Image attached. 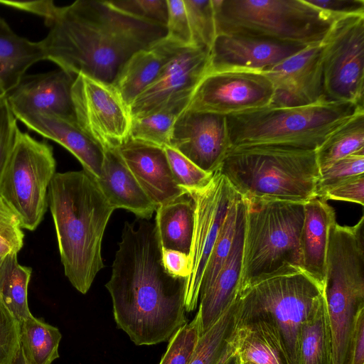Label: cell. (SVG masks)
I'll use <instances>...</instances> for the list:
<instances>
[{
    "label": "cell",
    "instance_id": "1",
    "mask_svg": "<svg viewBox=\"0 0 364 364\" xmlns=\"http://www.w3.org/2000/svg\"><path fill=\"white\" fill-rule=\"evenodd\" d=\"M187 278L166 269L155 223L125 222L105 287L110 294L114 321L136 346L169 341L188 323Z\"/></svg>",
    "mask_w": 364,
    "mask_h": 364
},
{
    "label": "cell",
    "instance_id": "2",
    "mask_svg": "<svg viewBox=\"0 0 364 364\" xmlns=\"http://www.w3.org/2000/svg\"><path fill=\"white\" fill-rule=\"evenodd\" d=\"M41 41L45 60L77 76L114 85L136 52L166 35V27L114 6L110 1L77 0L59 7Z\"/></svg>",
    "mask_w": 364,
    "mask_h": 364
},
{
    "label": "cell",
    "instance_id": "3",
    "mask_svg": "<svg viewBox=\"0 0 364 364\" xmlns=\"http://www.w3.org/2000/svg\"><path fill=\"white\" fill-rule=\"evenodd\" d=\"M64 272L85 294L105 267L102 241L113 207L85 170L55 173L48 191Z\"/></svg>",
    "mask_w": 364,
    "mask_h": 364
},
{
    "label": "cell",
    "instance_id": "4",
    "mask_svg": "<svg viewBox=\"0 0 364 364\" xmlns=\"http://www.w3.org/2000/svg\"><path fill=\"white\" fill-rule=\"evenodd\" d=\"M218 170L248 202L305 203L316 197L320 176L316 150L280 146L231 149Z\"/></svg>",
    "mask_w": 364,
    "mask_h": 364
},
{
    "label": "cell",
    "instance_id": "5",
    "mask_svg": "<svg viewBox=\"0 0 364 364\" xmlns=\"http://www.w3.org/2000/svg\"><path fill=\"white\" fill-rule=\"evenodd\" d=\"M362 105L321 101L300 107H272L226 116L231 149L280 146L316 150Z\"/></svg>",
    "mask_w": 364,
    "mask_h": 364
},
{
    "label": "cell",
    "instance_id": "6",
    "mask_svg": "<svg viewBox=\"0 0 364 364\" xmlns=\"http://www.w3.org/2000/svg\"><path fill=\"white\" fill-rule=\"evenodd\" d=\"M245 201L243 259L239 293L264 279L302 271L299 237L304 203Z\"/></svg>",
    "mask_w": 364,
    "mask_h": 364
},
{
    "label": "cell",
    "instance_id": "7",
    "mask_svg": "<svg viewBox=\"0 0 364 364\" xmlns=\"http://www.w3.org/2000/svg\"><path fill=\"white\" fill-rule=\"evenodd\" d=\"M212 4L217 35L235 34L306 46L321 44L334 21L341 17L307 0H212Z\"/></svg>",
    "mask_w": 364,
    "mask_h": 364
},
{
    "label": "cell",
    "instance_id": "8",
    "mask_svg": "<svg viewBox=\"0 0 364 364\" xmlns=\"http://www.w3.org/2000/svg\"><path fill=\"white\" fill-rule=\"evenodd\" d=\"M323 292L303 271L270 277L238 294L240 318L269 322L278 333L289 363L299 364L301 327Z\"/></svg>",
    "mask_w": 364,
    "mask_h": 364
},
{
    "label": "cell",
    "instance_id": "9",
    "mask_svg": "<svg viewBox=\"0 0 364 364\" xmlns=\"http://www.w3.org/2000/svg\"><path fill=\"white\" fill-rule=\"evenodd\" d=\"M55 166L52 146L20 130L1 178L0 196L23 229L34 230L42 221Z\"/></svg>",
    "mask_w": 364,
    "mask_h": 364
},
{
    "label": "cell",
    "instance_id": "10",
    "mask_svg": "<svg viewBox=\"0 0 364 364\" xmlns=\"http://www.w3.org/2000/svg\"><path fill=\"white\" fill-rule=\"evenodd\" d=\"M321 45L326 100L363 106L364 14L338 18Z\"/></svg>",
    "mask_w": 364,
    "mask_h": 364
},
{
    "label": "cell",
    "instance_id": "11",
    "mask_svg": "<svg viewBox=\"0 0 364 364\" xmlns=\"http://www.w3.org/2000/svg\"><path fill=\"white\" fill-rule=\"evenodd\" d=\"M186 195L193 201L195 208L185 301L188 313L198 306L209 257L229 208L238 193L218 169L206 186L187 191Z\"/></svg>",
    "mask_w": 364,
    "mask_h": 364
},
{
    "label": "cell",
    "instance_id": "12",
    "mask_svg": "<svg viewBox=\"0 0 364 364\" xmlns=\"http://www.w3.org/2000/svg\"><path fill=\"white\" fill-rule=\"evenodd\" d=\"M71 95L77 124L105 151L129 138V108L114 85L79 74Z\"/></svg>",
    "mask_w": 364,
    "mask_h": 364
},
{
    "label": "cell",
    "instance_id": "13",
    "mask_svg": "<svg viewBox=\"0 0 364 364\" xmlns=\"http://www.w3.org/2000/svg\"><path fill=\"white\" fill-rule=\"evenodd\" d=\"M274 93L262 72H210L198 84L186 110L228 116L268 107Z\"/></svg>",
    "mask_w": 364,
    "mask_h": 364
},
{
    "label": "cell",
    "instance_id": "14",
    "mask_svg": "<svg viewBox=\"0 0 364 364\" xmlns=\"http://www.w3.org/2000/svg\"><path fill=\"white\" fill-rule=\"evenodd\" d=\"M169 146L213 173L230 148L226 116L185 110L173 125Z\"/></svg>",
    "mask_w": 364,
    "mask_h": 364
},
{
    "label": "cell",
    "instance_id": "15",
    "mask_svg": "<svg viewBox=\"0 0 364 364\" xmlns=\"http://www.w3.org/2000/svg\"><path fill=\"white\" fill-rule=\"evenodd\" d=\"M209 66L208 50L195 47L181 49L156 80L130 104L132 119L146 116L173 98L191 96Z\"/></svg>",
    "mask_w": 364,
    "mask_h": 364
},
{
    "label": "cell",
    "instance_id": "16",
    "mask_svg": "<svg viewBox=\"0 0 364 364\" xmlns=\"http://www.w3.org/2000/svg\"><path fill=\"white\" fill-rule=\"evenodd\" d=\"M262 73L274 87V97L269 106L300 107L326 101L321 44L309 46Z\"/></svg>",
    "mask_w": 364,
    "mask_h": 364
},
{
    "label": "cell",
    "instance_id": "17",
    "mask_svg": "<svg viewBox=\"0 0 364 364\" xmlns=\"http://www.w3.org/2000/svg\"><path fill=\"white\" fill-rule=\"evenodd\" d=\"M306 46L235 34H218L210 50V72H264Z\"/></svg>",
    "mask_w": 364,
    "mask_h": 364
},
{
    "label": "cell",
    "instance_id": "18",
    "mask_svg": "<svg viewBox=\"0 0 364 364\" xmlns=\"http://www.w3.org/2000/svg\"><path fill=\"white\" fill-rule=\"evenodd\" d=\"M75 78L61 69L25 75L6 98L14 114L43 112L76 122L71 95Z\"/></svg>",
    "mask_w": 364,
    "mask_h": 364
},
{
    "label": "cell",
    "instance_id": "19",
    "mask_svg": "<svg viewBox=\"0 0 364 364\" xmlns=\"http://www.w3.org/2000/svg\"><path fill=\"white\" fill-rule=\"evenodd\" d=\"M117 149L156 208L186 195L173 178L164 147L129 138Z\"/></svg>",
    "mask_w": 364,
    "mask_h": 364
},
{
    "label": "cell",
    "instance_id": "20",
    "mask_svg": "<svg viewBox=\"0 0 364 364\" xmlns=\"http://www.w3.org/2000/svg\"><path fill=\"white\" fill-rule=\"evenodd\" d=\"M14 115L29 129L65 147L78 159L84 170L95 178L100 177L105 149L84 132L76 122L43 112Z\"/></svg>",
    "mask_w": 364,
    "mask_h": 364
},
{
    "label": "cell",
    "instance_id": "21",
    "mask_svg": "<svg viewBox=\"0 0 364 364\" xmlns=\"http://www.w3.org/2000/svg\"><path fill=\"white\" fill-rule=\"evenodd\" d=\"M245 212L246 203L225 262L211 287L199 296L198 312L200 318L201 335L219 319L239 294L242 269Z\"/></svg>",
    "mask_w": 364,
    "mask_h": 364
},
{
    "label": "cell",
    "instance_id": "22",
    "mask_svg": "<svg viewBox=\"0 0 364 364\" xmlns=\"http://www.w3.org/2000/svg\"><path fill=\"white\" fill-rule=\"evenodd\" d=\"M299 237L301 269L324 290L329 230L336 220L334 209L315 197L304 204Z\"/></svg>",
    "mask_w": 364,
    "mask_h": 364
},
{
    "label": "cell",
    "instance_id": "23",
    "mask_svg": "<svg viewBox=\"0 0 364 364\" xmlns=\"http://www.w3.org/2000/svg\"><path fill=\"white\" fill-rule=\"evenodd\" d=\"M95 179L114 210L126 209L146 220L156 211V206L140 186L117 149L105 151L102 172Z\"/></svg>",
    "mask_w": 364,
    "mask_h": 364
},
{
    "label": "cell",
    "instance_id": "24",
    "mask_svg": "<svg viewBox=\"0 0 364 364\" xmlns=\"http://www.w3.org/2000/svg\"><path fill=\"white\" fill-rule=\"evenodd\" d=\"M181 49L164 38L129 58L114 83L128 106L156 80L168 62Z\"/></svg>",
    "mask_w": 364,
    "mask_h": 364
},
{
    "label": "cell",
    "instance_id": "25",
    "mask_svg": "<svg viewBox=\"0 0 364 364\" xmlns=\"http://www.w3.org/2000/svg\"><path fill=\"white\" fill-rule=\"evenodd\" d=\"M240 321L237 296L219 319L200 336L189 364H230L237 352Z\"/></svg>",
    "mask_w": 364,
    "mask_h": 364
},
{
    "label": "cell",
    "instance_id": "26",
    "mask_svg": "<svg viewBox=\"0 0 364 364\" xmlns=\"http://www.w3.org/2000/svg\"><path fill=\"white\" fill-rule=\"evenodd\" d=\"M45 60L41 41L33 42L17 35L0 18V82L6 93L17 85L27 70Z\"/></svg>",
    "mask_w": 364,
    "mask_h": 364
},
{
    "label": "cell",
    "instance_id": "27",
    "mask_svg": "<svg viewBox=\"0 0 364 364\" xmlns=\"http://www.w3.org/2000/svg\"><path fill=\"white\" fill-rule=\"evenodd\" d=\"M237 356L255 364H289L276 329L260 318H240Z\"/></svg>",
    "mask_w": 364,
    "mask_h": 364
},
{
    "label": "cell",
    "instance_id": "28",
    "mask_svg": "<svg viewBox=\"0 0 364 364\" xmlns=\"http://www.w3.org/2000/svg\"><path fill=\"white\" fill-rule=\"evenodd\" d=\"M186 195L159 206L156 227L163 250H174L189 255L193 238L195 208Z\"/></svg>",
    "mask_w": 364,
    "mask_h": 364
},
{
    "label": "cell",
    "instance_id": "29",
    "mask_svg": "<svg viewBox=\"0 0 364 364\" xmlns=\"http://www.w3.org/2000/svg\"><path fill=\"white\" fill-rule=\"evenodd\" d=\"M332 337L324 292L315 301L300 329L299 364H332Z\"/></svg>",
    "mask_w": 364,
    "mask_h": 364
},
{
    "label": "cell",
    "instance_id": "30",
    "mask_svg": "<svg viewBox=\"0 0 364 364\" xmlns=\"http://www.w3.org/2000/svg\"><path fill=\"white\" fill-rule=\"evenodd\" d=\"M191 97L173 98L158 110L143 117L133 119L129 138L161 147L169 146L173 125L188 107Z\"/></svg>",
    "mask_w": 364,
    "mask_h": 364
},
{
    "label": "cell",
    "instance_id": "31",
    "mask_svg": "<svg viewBox=\"0 0 364 364\" xmlns=\"http://www.w3.org/2000/svg\"><path fill=\"white\" fill-rule=\"evenodd\" d=\"M32 269L18 262L17 253L2 257L0 263V301L18 321L32 316L28 304V287Z\"/></svg>",
    "mask_w": 364,
    "mask_h": 364
},
{
    "label": "cell",
    "instance_id": "32",
    "mask_svg": "<svg viewBox=\"0 0 364 364\" xmlns=\"http://www.w3.org/2000/svg\"><path fill=\"white\" fill-rule=\"evenodd\" d=\"M20 348L28 364H51L59 358V329L33 315L20 322Z\"/></svg>",
    "mask_w": 364,
    "mask_h": 364
},
{
    "label": "cell",
    "instance_id": "33",
    "mask_svg": "<svg viewBox=\"0 0 364 364\" xmlns=\"http://www.w3.org/2000/svg\"><path fill=\"white\" fill-rule=\"evenodd\" d=\"M364 151V108L333 132L316 150L319 171L335 161Z\"/></svg>",
    "mask_w": 364,
    "mask_h": 364
},
{
    "label": "cell",
    "instance_id": "34",
    "mask_svg": "<svg viewBox=\"0 0 364 364\" xmlns=\"http://www.w3.org/2000/svg\"><path fill=\"white\" fill-rule=\"evenodd\" d=\"M245 207L244 199L238 194L232 203L212 250L203 274L200 294L213 284L230 251L240 217Z\"/></svg>",
    "mask_w": 364,
    "mask_h": 364
},
{
    "label": "cell",
    "instance_id": "35",
    "mask_svg": "<svg viewBox=\"0 0 364 364\" xmlns=\"http://www.w3.org/2000/svg\"><path fill=\"white\" fill-rule=\"evenodd\" d=\"M191 32L192 45L210 52L217 36L212 0H185Z\"/></svg>",
    "mask_w": 364,
    "mask_h": 364
},
{
    "label": "cell",
    "instance_id": "36",
    "mask_svg": "<svg viewBox=\"0 0 364 364\" xmlns=\"http://www.w3.org/2000/svg\"><path fill=\"white\" fill-rule=\"evenodd\" d=\"M200 336V318L197 312L190 323L180 328L169 339L159 364H189Z\"/></svg>",
    "mask_w": 364,
    "mask_h": 364
},
{
    "label": "cell",
    "instance_id": "37",
    "mask_svg": "<svg viewBox=\"0 0 364 364\" xmlns=\"http://www.w3.org/2000/svg\"><path fill=\"white\" fill-rule=\"evenodd\" d=\"M164 149L173 178L186 193L187 191L200 189L209 183L213 173L203 171L171 146Z\"/></svg>",
    "mask_w": 364,
    "mask_h": 364
},
{
    "label": "cell",
    "instance_id": "38",
    "mask_svg": "<svg viewBox=\"0 0 364 364\" xmlns=\"http://www.w3.org/2000/svg\"><path fill=\"white\" fill-rule=\"evenodd\" d=\"M23 238L18 218L0 196V257L18 253L23 245Z\"/></svg>",
    "mask_w": 364,
    "mask_h": 364
},
{
    "label": "cell",
    "instance_id": "39",
    "mask_svg": "<svg viewBox=\"0 0 364 364\" xmlns=\"http://www.w3.org/2000/svg\"><path fill=\"white\" fill-rule=\"evenodd\" d=\"M168 15L164 39L181 48L193 47L183 0H167Z\"/></svg>",
    "mask_w": 364,
    "mask_h": 364
},
{
    "label": "cell",
    "instance_id": "40",
    "mask_svg": "<svg viewBox=\"0 0 364 364\" xmlns=\"http://www.w3.org/2000/svg\"><path fill=\"white\" fill-rule=\"evenodd\" d=\"M364 173V151L339 159L320 170L318 194L328 186L341 179Z\"/></svg>",
    "mask_w": 364,
    "mask_h": 364
},
{
    "label": "cell",
    "instance_id": "41",
    "mask_svg": "<svg viewBox=\"0 0 364 364\" xmlns=\"http://www.w3.org/2000/svg\"><path fill=\"white\" fill-rule=\"evenodd\" d=\"M20 129L6 96L0 99V181Z\"/></svg>",
    "mask_w": 364,
    "mask_h": 364
},
{
    "label": "cell",
    "instance_id": "42",
    "mask_svg": "<svg viewBox=\"0 0 364 364\" xmlns=\"http://www.w3.org/2000/svg\"><path fill=\"white\" fill-rule=\"evenodd\" d=\"M19 349L18 321L0 301V364H13Z\"/></svg>",
    "mask_w": 364,
    "mask_h": 364
},
{
    "label": "cell",
    "instance_id": "43",
    "mask_svg": "<svg viewBox=\"0 0 364 364\" xmlns=\"http://www.w3.org/2000/svg\"><path fill=\"white\" fill-rule=\"evenodd\" d=\"M118 9L166 27L168 9L167 0L110 1Z\"/></svg>",
    "mask_w": 364,
    "mask_h": 364
},
{
    "label": "cell",
    "instance_id": "44",
    "mask_svg": "<svg viewBox=\"0 0 364 364\" xmlns=\"http://www.w3.org/2000/svg\"><path fill=\"white\" fill-rule=\"evenodd\" d=\"M325 201L341 200L364 205V173L350 176L328 186L317 196Z\"/></svg>",
    "mask_w": 364,
    "mask_h": 364
},
{
    "label": "cell",
    "instance_id": "45",
    "mask_svg": "<svg viewBox=\"0 0 364 364\" xmlns=\"http://www.w3.org/2000/svg\"><path fill=\"white\" fill-rule=\"evenodd\" d=\"M0 4L6 6L26 11L45 19L48 26L54 20L59 7L52 1H8L0 0Z\"/></svg>",
    "mask_w": 364,
    "mask_h": 364
},
{
    "label": "cell",
    "instance_id": "46",
    "mask_svg": "<svg viewBox=\"0 0 364 364\" xmlns=\"http://www.w3.org/2000/svg\"><path fill=\"white\" fill-rule=\"evenodd\" d=\"M346 364H364V309L356 316L348 343Z\"/></svg>",
    "mask_w": 364,
    "mask_h": 364
},
{
    "label": "cell",
    "instance_id": "47",
    "mask_svg": "<svg viewBox=\"0 0 364 364\" xmlns=\"http://www.w3.org/2000/svg\"><path fill=\"white\" fill-rule=\"evenodd\" d=\"M309 3L338 16L364 14L363 0H311Z\"/></svg>",
    "mask_w": 364,
    "mask_h": 364
},
{
    "label": "cell",
    "instance_id": "48",
    "mask_svg": "<svg viewBox=\"0 0 364 364\" xmlns=\"http://www.w3.org/2000/svg\"><path fill=\"white\" fill-rule=\"evenodd\" d=\"M163 262L166 269L171 274L187 278L188 272V256L174 250H163Z\"/></svg>",
    "mask_w": 364,
    "mask_h": 364
},
{
    "label": "cell",
    "instance_id": "49",
    "mask_svg": "<svg viewBox=\"0 0 364 364\" xmlns=\"http://www.w3.org/2000/svg\"><path fill=\"white\" fill-rule=\"evenodd\" d=\"M13 364H28L20 348Z\"/></svg>",
    "mask_w": 364,
    "mask_h": 364
},
{
    "label": "cell",
    "instance_id": "50",
    "mask_svg": "<svg viewBox=\"0 0 364 364\" xmlns=\"http://www.w3.org/2000/svg\"><path fill=\"white\" fill-rule=\"evenodd\" d=\"M234 364H255V363H253L251 362H247V361H244L236 355L235 358V360H234Z\"/></svg>",
    "mask_w": 364,
    "mask_h": 364
},
{
    "label": "cell",
    "instance_id": "51",
    "mask_svg": "<svg viewBox=\"0 0 364 364\" xmlns=\"http://www.w3.org/2000/svg\"><path fill=\"white\" fill-rule=\"evenodd\" d=\"M6 92L4 90L1 83L0 82V99L6 96Z\"/></svg>",
    "mask_w": 364,
    "mask_h": 364
},
{
    "label": "cell",
    "instance_id": "52",
    "mask_svg": "<svg viewBox=\"0 0 364 364\" xmlns=\"http://www.w3.org/2000/svg\"><path fill=\"white\" fill-rule=\"evenodd\" d=\"M234 360H235V359H234ZM230 364H234V360H233L232 363H230Z\"/></svg>",
    "mask_w": 364,
    "mask_h": 364
}]
</instances>
